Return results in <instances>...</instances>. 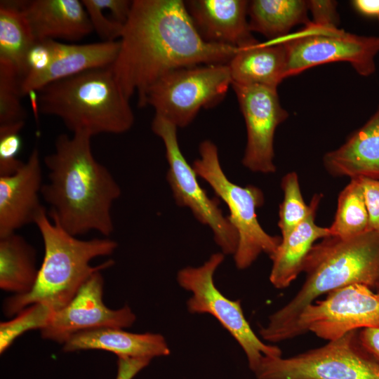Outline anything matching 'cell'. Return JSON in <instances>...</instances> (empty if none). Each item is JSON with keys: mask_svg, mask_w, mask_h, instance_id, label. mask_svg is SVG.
<instances>
[{"mask_svg": "<svg viewBox=\"0 0 379 379\" xmlns=\"http://www.w3.org/2000/svg\"><path fill=\"white\" fill-rule=\"evenodd\" d=\"M112 65L124 94L140 99L174 70L228 64L237 48L205 41L181 0H133Z\"/></svg>", "mask_w": 379, "mask_h": 379, "instance_id": "obj_1", "label": "cell"}, {"mask_svg": "<svg viewBox=\"0 0 379 379\" xmlns=\"http://www.w3.org/2000/svg\"><path fill=\"white\" fill-rule=\"evenodd\" d=\"M91 138L83 132L58 136L54 152L44 158L48 182L43 185L41 196L50 218L70 234L96 231L108 237L114 230L112 207L121 190L95 159Z\"/></svg>", "mask_w": 379, "mask_h": 379, "instance_id": "obj_2", "label": "cell"}, {"mask_svg": "<svg viewBox=\"0 0 379 379\" xmlns=\"http://www.w3.org/2000/svg\"><path fill=\"white\" fill-rule=\"evenodd\" d=\"M302 272L305 279L298 292L260 328L264 340L278 343L295 338L300 314L321 295L352 284L376 290L379 287V232L322 239L307 255Z\"/></svg>", "mask_w": 379, "mask_h": 379, "instance_id": "obj_3", "label": "cell"}, {"mask_svg": "<svg viewBox=\"0 0 379 379\" xmlns=\"http://www.w3.org/2000/svg\"><path fill=\"white\" fill-rule=\"evenodd\" d=\"M34 224L44 241V260L32 290L6 300L4 312L9 317L35 303L44 304L54 312L60 310L93 273L114 264L109 260L93 267L90 262L95 258L111 255L117 247L115 241L108 237L79 239L51 221L46 208Z\"/></svg>", "mask_w": 379, "mask_h": 379, "instance_id": "obj_4", "label": "cell"}, {"mask_svg": "<svg viewBox=\"0 0 379 379\" xmlns=\"http://www.w3.org/2000/svg\"><path fill=\"white\" fill-rule=\"evenodd\" d=\"M39 112L58 117L72 132L121 134L134 114L112 65L51 83L37 91Z\"/></svg>", "mask_w": 379, "mask_h": 379, "instance_id": "obj_5", "label": "cell"}, {"mask_svg": "<svg viewBox=\"0 0 379 379\" xmlns=\"http://www.w3.org/2000/svg\"><path fill=\"white\" fill-rule=\"evenodd\" d=\"M199 152L200 157L193 162L192 167L226 204L229 220L238 234V246L233 255L237 267L248 268L262 253L271 258L281 238L269 234L259 223L256 210L264 204L262 190L252 185L241 187L231 182L220 166L218 148L212 141L201 142Z\"/></svg>", "mask_w": 379, "mask_h": 379, "instance_id": "obj_6", "label": "cell"}, {"mask_svg": "<svg viewBox=\"0 0 379 379\" xmlns=\"http://www.w3.org/2000/svg\"><path fill=\"white\" fill-rule=\"evenodd\" d=\"M232 77L228 64L200 65L166 74L138 99L177 128L188 126L201 109L213 107L225 97Z\"/></svg>", "mask_w": 379, "mask_h": 379, "instance_id": "obj_7", "label": "cell"}, {"mask_svg": "<svg viewBox=\"0 0 379 379\" xmlns=\"http://www.w3.org/2000/svg\"><path fill=\"white\" fill-rule=\"evenodd\" d=\"M359 331L291 357L263 356L253 373L257 379H379V364L361 347Z\"/></svg>", "mask_w": 379, "mask_h": 379, "instance_id": "obj_8", "label": "cell"}, {"mask_svg": "<svg viewBox=\"0 0 379 379\" xmlns=\"http://www.w3.org/2000/svg\"><path fill=\"white\" fill-rule=\"evenodd\" d=\"M273 41H281L285 46L286 78L334 62H348L358 74L365 77L376 69L379 36L358 35L310 22L298 32Z\"/></svg>", "mask_w": 379, "mask_h": 379, "instance_id": "obj_9", "label": "cell"}, {"mask_svg": "<svg viewBox=\"0 0 379 379\" xmlns=\"http://www.w3.org/2000/svg\"><path fill=\"white\" fill-rule=\"evenodd\" d=\"M225 254L215 253L199 267H186L178 272L179 285L192 293L187 302L191 314H208L228 331L243 349L253 372L263 356L281 357V349L265 343L253 332L244 315L239 300L225 297L214 284V273Z\"/></svg>", "mask_w": 379, "mask_h": 379, "instance_id": "obj_10", "label": "cell"}, {"mask_svg": "<svg viewBox=\"0 0 379 379\" xmlns=\"http://www.w3.org/2000/svg\"><path fill=\"white\" fill-rule=\"evenodd\" d=\"M177 127L165 118L154 114L152 129L163 141L168 164L166 180L179 206L190 208L194 218L212 230L215 243L225 255H234L238 234L220 208L219 199L211 198L200 186L197 175L181 152Z\"/></svg>", "mask_w": 379, "mask_h": 379, "instance_id": "obj_11", "label": "cell"}, {"mask_svg": "<svg viewBox=\"0 0 379 379\" xmlns=\"http://www.w3.org/2000/svg\"><path fill=\"white\" fill-rule=\"evenodd\" d=\"M379 327V293L361 284L333 290L300 314L295 337L312 332L328 341L366 328Z\"/></svg>", "mask_w": 379, "mask_h": 379, "instance_id": "obj_12", "label": "cell"}, {"mask_svg": "<svg viewBox=\"0 0 379 379\" xmlns=\"http://www.w3.org/2000/svg\"><path fill=\"white\" fill-rule=\"evenodd\" d=\"M246 124L247 140L244 166L265 174L277 171L274 140L277 128L288 117L277 88L260 85L232 84Z\"/></svg>", "mask_w": 379, "mask_h": 379, "instance_id": "obj_13", "label": "cell"}, {"mask_svg": "<svg viewBox=\"0 0 379 379\" xmlns=\"http://www.w3.org/2000/svg\"><path fill=\"white\" fill-rule=\"evenodd\" d=\"M104 280L100 271L93 273L72 299L55 312L41 331L44 338L65 343L81 331L100 328L130 327L135 316L129 307L111 310L102 300Z\"/></svg>", "mask_w": 379, "mask_h": 379, "instance_id": "obj_14", "label": "cell"}, {"mask_svg": "<svg viewBox=\"0 0 379 379\" xmlns=\"http://www.w3.org/2000/svg\"><path fill=\"white\" fill-rule=\"evenodd\" d=\"M43 185L37 148L17 172L0 176V237L34 223L45 208L39 199Z\"/></svg>", "mask_w": 379, "mask_h": 379, "instance_id": "obj_15", "label": "cell"}, {"mask_svg": "<svg viewBox=\"0 0 379 379\" xmlns=\"http://www.w3.org/2000/svg\"><path fill=\"white\" fill-rule=\"evenodd\" d=\"M187 10L206 42L237 48L255 41L249 28L245 0H190Z\"/></svg>", "mask_w": 379, "mask_h": 379, "instance_id": "obj_16", "label": "cell"}, {"mask_svg": "<svg viewBox=\"0 0 379 379\" xmlns=\"http://www.w3.org/2000/svg\"><path fill=\"white\" fill-rule=\"evenodd\" d=\"M20 8L35 41H75L93 31L81 1H21Z\"/></svg>", "mask_w": 379, "mask_h": 379, "instance_id": "obj_17", "label": "cell"}, {"mask_svg": "<svg viewBox=\"0 0 379 379\" xmlns=\"http://www.w3.org/2000/svg\"><path fill=\"white\" fill-rule=\"evenodd\" d=\"M52 49V58L47 69L34 79L21 84L22 96L54 81L112 65L119 50V41L75 44L53 40Z\"/></svg>", "mask_w": 379, "mask_h": 379, "instance_id": "obj_18", "label": "cell"}, {"mask_svg": "<svg viewBox=\"0 0 379 379\" xmlns=\"http://www.w3.org/2000/svg\"><path fill=\"white\" fill-rule=\"evenodd\" d=\"M323 165L334 177L379 179V106L340 147L324 155Z\"/></svg>", "mask_w": 379, "mask_h": 379, "instance_id": "obj_19", "label": "cell"}, {"mask_svg": "<svg viewBox=\"0 0 379 379\" xmlns=\"http://www.w3.org/2000/svg\"><path fill=\"white\" fill-rule=\"evenodd\" d=\"M84 350H102L110 352L119 358L150 361L154 357L170 354L167 343L160 334L133 333L117 328L81 331L64 343L63 350L66 352Z\"/></svg>", "mask_w": 379, "mask_h": 379, "instance_id": "obj_20", "label": "cell"}, {"mask_svg": "<svg viewBox=\"0 0 379 379\" xmlns=\"http://www.w3.org/2000/svg\"><path fill=\"white\" fill-rule=\"evenodd\" d=\"M322 197V194L313 195L310 202V214L288 236L281 238L277 251L270 258L272 266L270 281L274 288L283 289L288 287L302 272L304 260L315 242L331 236L328 227L319 226L315 222L317 211Z\"/></svg>", "mask_w": 379, "mask_h": 379, "instance_id": "obj_21", "label": "cell"}, {"mask_svg": "<svg viewBox=\"0 0 379 379\" xmlns=\"http://www.w3.org/2000/svg\"><path fill=\"white\" fill-rule=\"evenodd\" d=\"M286 52L281 41L258 40L237 48L228 63L232 83L277 88L286 78Z\"/></svg>", "mask_w": 379, "mask_h": 379, "instance_id": "obj_22", "label": "cell"}, {"mask_svg": "<svg viewBox=\"0 0 379 379\" xmlns=\"http://www.w3.org/2000/svg\"><path fill=\"white\" fill-rule=\"evenodd\" d=\"M304 0H253L248 3L251 32H258L270 41L285 38L295 26L310 23Z\"/></svg>", "mask_w": 379, "mask_h": 379, "instance_id": "obj_23", "label": "cell"}, {"mask_svg": "<svg viewBox=\"0 0 379 379\" xmlns=\"http://www.w3.org/2000/svg\"><path fill=\"white\" fill-rule=\"evenodd\" d=\"M33 247L16 232L0 237V287L22 295L33 288L39 269Z\"/></svg>", "mask_w": 379, "mask_h": 379, "instance_id": "obj_24", "label": "cell"}, {"mask_svg": "<svg viewBox=\"0 0 379 379\" xmlns=\"http://www.w3.org/2000/svg\"><path fill=\"white\" fill-rule=\"evenodd\" d=\"M21 0L0 1V65L23 77L27 55L36 42L20 8Z\"/></svg>", "mask_w": 379, "mask_h": 379, "instance_id": "obj_25", "label": "cell"}, {"mask_svg": "<svg viewBox=\"0 0 379 379\" xmlns=\"http://www.w3.org/2000/svg\"><path fill=\"white\" fill-rule=\"evenodd\" d=\"M331 236L349 238L370 231L364 189L359 178L350 179L340 192Z\"/></svg>", "mask_w": 379, "mask_h": 379, "instance_id": "obj_26", "label": "cell"}, {"mask_svg": "<svg viewBox=\"0 0 379 379\" xmlns=\"http://www.w3.org/2000/svg\"><path fill=\"white\" fill-rule=\"evenodd\" d=\"M281 187L284 199L279 205L278 226L281 238H284L307 217L311 204L304 201L297 173H286L281 179Z\"/></svg>", "mask_w": 379, "mask_h": 379, "instance_id": "obj_27", "label": "cell"}, {"mask_svg": "<svg viewBox=\"0 0 379 379\" xmlns=\"http://www.w3.org/2000/svg\"><path fill=\"white\" fill-rule=\"evenodd\" d=\"M54 311L42 303L31 305L18 312L15 317L0 324V352L4 353L24 333L44 328Z\"/></svg>", "mask_w": 379, "mask_h": 379, "instance_id": "obj_28", "label": "cell"}, {"mask_svg": "<svg viewBox=\"0 0 379 379\" xmlns=\"http://www.w3.org/2000/svg\"><path fill=\"white\" fill-rule=\"evenodd\" d=\"M21 78L13 69L0 65V126L25 125L21 103Z\"/></svg>", "mask_w": 379, "mask_h": 379, "instance_id": "obj_29", "label": "cell"}, {"mask_svg": "<svg viewBox=\"0 0 379 379\" xmlns=\"http://www.w3.org/2000/svg\"><path fill=\"white\" fill-rule=\"evenodd\" d=\"M24 125L0 126V176L17 172L25 162L18 159L22 142L20 132Z\"/></svg>", "mask_w": 379, "mask_h": 379, "instance_id": "obj_30", "label": "cell"}, {"mask_svg": "<svg viewBox=\"0 0 379 379\" xmlns=\"http://www.w3.org/2000/svg\"><path fill=\"white\" fill-rule=\"evenodd\" d=\"M88 15L93 30L102 41H117L120 39L124 25L104 14V10L98 0H81Z\"/></svg>", "mask_w": 379, "mask_h": 379, "instance_id": "obj_31", "label": "cell"}, {"mask_svg": "<svg viewBox=\"0 0 379 379\" xmlns=\"http://www.w3.org/2000/svg\"><path fill=\"white\" fill-rule=\"evenodd\" d=\"M308 11H310L312 20L317 25L336 27L339 22L337 11L338 3L332 0L307 1Z\"/></svg>", "mask_w": 379, "mask_h": 379, "instance_id": "obj_32", "label": "cell"}, {"mask_svg": "<svg viewBox=\"0 0 379 379\" xmlns=\"http://www.w3.org/2000/svg\"><path fill=\"white\" fill-rule=\"evenodd\" d=\"M359 178L364 189L370 230L379 232V179Z\"/></svg>", "mask_w": 379, "mask_h": 379, "instance_id": "obj_33", "label": "cell"}, {"mask_svg": "<svg viewBox=\"0 0 379 379\" xmlns=\"http://www.w3.org/2000/svg\"><path fill=\"white\" fill-rule=\"evenodd\" d=\"M358 338L361 347L379 364V327L361 329Z\"/></svg>", "mask_w": 379, "mask_h": 379, "instance_id": "obj_34", "label": "cell"}, {"mask_svg": "<svg viewBox=\"0 0 379 379\" xmlns=\"http://www.w3.org/2000/svg\"><path fill=\"white\" fill-rule=\"evenodd\" d=\"M145 359L119 358L116 379H132L141 369L149 364Z\"/></svg>", "mask_w": 379, "mask_h": 379, "instance_id": "obj_35", "label": "cell"}, {"mask_svg": "<svg viewBox=\"0 0 379 379\" xmlns=\"http://www.w3.org/2000/svg\"><path fill=\"white\" fill-rule=\"evenodd\" d=\"M352 5L359 14L379 20V0H354Z\"/></svg>", "mask_w": 379, "mask_h": 379, "instance_id": "obj_36", "label": "cell"}, {"mask_svg": "<svg viewBox=\"0 0 379 379\" xmlns=\"http://www.w3.org/2000/svg\"><path fill=\"white\" fill-rule=\"evenodd\" d=\"M375 292H377L378 293H379V287L375 290Z\"/></svg>", "mask_w": 379, "mask_h": 379, "instance_id": "obj_37", "label": "cell"}]
</instances>
